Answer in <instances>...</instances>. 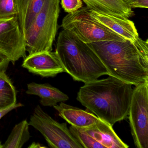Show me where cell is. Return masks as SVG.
Returning a JSON list of instances; mask_svg holds the SVG:
<instances>
[{
  "instance_id": "cell-23",
  "label": "cell",
  "mask_w": 148,
  "mask_h": 148,
  "mask_svg": "<svg viewBox=\"0 0 148 148\" xmlns=\"http://www.w3.org/2000/svg\"><path fill=\"white\" fill-rule=\"evenodd\" d=\"M29 148H47L46 146L42 145L39 143H36L35 142L33 143L30 146H28Z\"/></svg>"
},
{
  "instance_id": "cell-24",
  "label": "cell",
  "mask_w": 148,
  "mask_h": 148,
  "mask_svg": "<svg viewBox=\"0 0 148 148\" xmlns=\"http://www.w3.org/2000/svg\"><path fill=\"white\" fill-rule=\"evenodd\" d=\"M3 148V145L1 144V142L0 141V148Z\"/></svg>"
},
{
  "instance_id": "cell-21",
  "label": "cell",
  "mask_w": 148,
  "mask_h": 148,
  "mask_svg": "<svg viewBox=\"0 0 148 148\" xmlns=\"http://www.w3.org/2000/svg\"><path fill=\"white\" fill-rule=\"evenodd\" d=\"M10 62L6 56L0 53V71H6Z\"/></svg>"
},
{
  "instance_id": "cell-14",
  "label": "cell",
  "mask_w": 148,
  "mask_h": 148,
  "mask_svg": "<svg viewBox=\"0 0 148 148\" xmlns=\"http://www.w3.org/2000/svg\"><path fill=\"white\" fill-rule=\"evenodd\" d=\"M86 7L102 13L128 19L134 15L132 8L123 0H82Z\"/></svg>"
},
{
  "instance_id": "cell-8",
  "label": "cell",
  "mask_w": 148,
  "mask_h": 148,
  "mask_svg": "<svg viewBox=\"0 0 148 148\" xmlns=\"http://www.w3.org/2000/svg\"><path fill=\"white\" fill-rule=\"evenodd\" d=\"M74 137L85 148H127L117 136L112 126L100 119L87 127L69 128Z\"/></svg>"
},
{
  "instance_id": "cell-7",
  "label": "cell",
  "mask_w": 148,
  "mask_h": 148,
  "mask_svg": "<svg viewBox=\"0 0 148 148\" xmlns=\"http://www.w3.org/2000/svg\"><path fill=\"white\" fill-rule=\"evenodd\" d=\"M128 116L136 147L148 148V80L133 89Z\"/></svg>"
},
{
  "instance_id": "cell-11",
  "label": "cell",
  "mask_w": 148,
  "mask_h": 148,
  "mask_svg": "<svg viewBox=\"0 0 148 148\" xmlns=\"http://www.w3.org/2000/svg\"><path fill=\"white\" fill-rule=\"evenodd\" d=\"M89 11L96 20L125 39L134 42L139 38L135 24L128 19L102 13L90 8Z\"/></svg>"
},
{
  "instance_id": "cell-16",
  "label": "cell",
  "mask_w": 148,
  "mask_h": 148,
  "mask_svg": "<svg viewBox=\"0 0 148 148\" xmlns=\"http://www.w3.org/2000/svg\"><path fill=\"white\" fill-rule=\"evenodd\" d=\"M16 103L15 87L5 71H0V110L10 108Z\"/></svg>"
},
{
  "instance_id": "cell-2",
  "label": "cell",
  "mask_w": 148,
  "mask_h": 148,
  "mask_svg": "<svg viewBox=\"0 0 148 148\" xmlns=\"http://www.w3.org/2000/svg\"><path fill=\"white\" fill-rule=\"evenodd\" d=\"M132 85L109 76L86 83L77 99L98 118L112 126L128 116Z\"/></svg>"
},
{
  "instance_id": "cell-6",
  "label": "cell",
  "mask_w": 148,
  "mask_h": 148,
  "mask_svg": "<svg viewBox=\"0 0 148 148\" xmlns=\"http://www.w3.org/2000/svg\"><path fill=\"white\" fill-rule=\"evenodd\" d=\"M28 123L41 133L51 148H83L72 134L66 123L57 122L40 106L35 107Z\"/></svg>"
},
{
  "instance_id": "cell-10",
  "label": "cell",
  "mask_w": 148,
  "mask_h": 148,
  "mask_svg": "<svg viewBox=\"0 0 148 148\" xmlns=\"http://www.w3.org/2000/svg\"><path fill=\"white\" fill-rule=\"evenodd\" d=\"M22 66L29 72L44 77H55L64 72L55 52H40L29 54L25 58Z\"/></svg>"
},
{
  "instance_id": "cell-13",
  "label": "cell",
  "mask_w": 148,
  "mask_h": 148,
  "mask_svg": "<svg viewBox=\"0 0 148 148\" xmlns=\"http://www.w3.org/2000/svg\"><path fill=\"white\" fill-rule=\"evenodd\" d=\"M17 17L25 39L28 29L42 8L45 0H14Z\"/></svg>"
},
{
  "instance_id": "cell-1",
  "label": "cell",
  "mask_w": 148,
  "mask_h": 148,
  "mask_svg": "<svg viewBox=\"0 0 148 148\" xmlns=\"http://www.w3.org/2000/svg\"><path fill=\"white\" fill-rule=\"evenodd\" d=\"M88 45L109 73L135 86L148 80V40H106Z\"/></svg>"
},
{
  "instance_id": "cell-9",
  "label": "cell",
  "mask_w": 148,
  "mask_h": 148,
  "mask_svg": "<svg viewBox=\"0 0 148 148\" xmlns=\"http://www.w3.org/2000/svg\"><path fill=\"white\" fill-rule=\"evenodd\" d=\"M26 51L25 40L17 16L0 20V53L14 64L26 57Z\"/></svg>"
},
{
  "instance_id": "cell-3",
  "label": "cell",
  "mask_w": 148,
  "mask_h": 148,
  "mask_svg": "<svg viewBox=\"0 0 148 148\" xmlns=\"http://www.w3.org/2000/svg\"><path fill=\"white\" fill-rule=\"evenodd\" d=\"M55 53L64 72L75 81L86 84L103 75H109L91 47L69 31L63 29L60 33Z\"/></svg>"
},
{
  "instance_id": "cell-22",
  "label": "cell",
  "mask_w": 148,
  "mask_h": 148,
  "mask_svg": "<svg viewBox=\"0 0 148 148\" xmlns=\"http://www.w3.org/2000/svg\"><path fill=\"white\" fill-rule=\"evenodd\" d=\"M23 106V105L21 103H16L15 105L13 106H12V107H10V108L5 109V110H0V119H1L4 116L6 115L7 113L10 112L11 111L14 110V109L19 108V107H21Z\"/></svg>"
},
{
  "instance_id": "cell-20",
  "label": "cell",
  "mask_w": 148,
  "mask_h": 148,
  "mask_svg": "<svg viewBox=\"0 0 148 148\" xmlns=\"http://www.w3.org/2000/svg\"><path fill=\"white\" fill-rule=\"evenodd\" d=\"M131 8H147L148 0H123Z\"/></svg>"
},
{
  "instance_id": "cell-4",
  "label": "cell",
  "mask_w": 148,
  "mask_h": 148,
  "mask_svg": "<svg viewBox=\"0 0 148 148\" xmlns=\"http://www.w3.org/2000/svg\"><path fill=\"white\" fill-rule=\"evenodd\" d=\"M60 11V0H45L25 37L29 54L52 51L58 32Z\"/></svg>"
},
{
  "instance_id": "cell-12",
  "label": "cell",
  "mask_w": 148,
  "mask_h": 148,
  "mask_svg": "<svg viewBox=\"0 0 148 148\" xmlns=\"http://www.w3.org/2000/svg\"><path fill=\"white\" fill-rule=\"evenodd\" d=\"M53 107L61 118L76 128L88 127L100 120L93 113L90 112L89 110H84L66 104L64 102H61L59 105H56Z\"/></svg>"
},
{
  "instance_id": "cell-5",
  "label": "cell",
  "mask_w": 148,
  "mask_h": 148,
  "mask_svg": "<svg viewBox=\"0 0 148 148\" xmlns=\"http://www.w3.org/2000/svg\"><path fill=\"white\" fill-rule=\"evenodd\" d=\"M61 27L86 44L106 40H126L96 20L91 15L87 7L68 14L62 20Z\"/></svg>"
},
{
  "instance_id": "cell-18",
  "label": "cell",
  "mask_w": 148,
  "mask_h": 148,
  "mask_svg": "<svg viewBox=\"0 0 148 148\" xmlns=\"http://www.w3.org/2000/svg\"><path fill=\"white\" fill-rule=\"evenodd\" d=\"M14 0H0V20L17 16Z\"/></svg>"
},
{
  "instance_id": "cell-19",
  "label": "cell",
  "mask_w": 148,
  "mask_h": 148,
  "mask_svg": "<svg viewBox=\"0 0 148 148\" xmlns=\"http://www.w3.org/2000/svg\"><path fill=\"white\" fill-rule=\"evenodd\" d=\"M62 8L66 12L73 13L83 7L82 0H61Z\"/></svg>"
},
{
  "instance_id": "cell-17",
  "label": "cell",
  "mask_w": 148,
  "mask_h": 148,
  "mask_svg": "<svg viewBox=\"0 0 148 148\" xmlns=\"http://www.w3.org/2000/svg\"><path fill=\"white\" fill-rule=\"evenodd\" d=\"M29 123L26 120L17 124L12 130L2 148H21L31 137Z\"/></svg>"
},
{
  "instance_id": "cell-15",
  "label": "cell",
  "mask_w": 148,
  "mask_h": 148,
  "mask_svg": "<svg viewBox=\"0 0 148 148\" xmlns=\"http://www.w3.org/2000/svg\"><path fill=\"white\" fill-rule=\"evenodd\" d=\"M26 92L38 96L40 103L45 106H53L58 103L66 102L69 99L66 94L48 84L30 83L27 84Z\"/></svg>"
}]
</instances>
